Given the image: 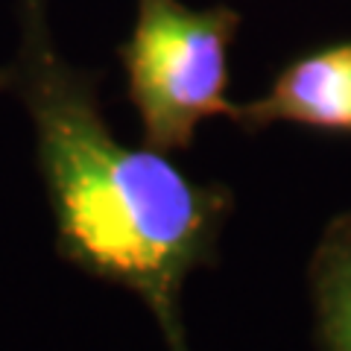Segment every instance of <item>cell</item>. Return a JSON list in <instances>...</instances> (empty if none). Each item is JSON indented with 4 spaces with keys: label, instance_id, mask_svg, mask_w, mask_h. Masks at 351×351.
I'll list each match as a JSON object with an SVG mask.
<instances>
[{
    "label": "cell",
    "instance_id": "cell-1",
    "mask_svg": "<svg viewBox=\"0 0 351 351\" xmlns=\"http://www.w3.org/2000/svg\"><path fill=\"white\" fill-rule=\"evenodd\" d=\"M53 0H15L9 88L27 108L59 252L91 276L144 299L170 351H191L179 299L214 258L232 196L188 179L167 152L129 147L108 129L97 76L64 59Z\"/></svg>",
    "mask_w": 351,
    "mask_h": 351
},
{
    "label": "cell",
    "instance_id": "cell-2",
    "mask_svg": "<svg viewBox=\"0 0 351 351\" xmlns=\"http://www.w3.org/2000/svg\"><path fill=\"white\" fill-rule=\"evenodd\" d=\"M240 12L226 3L193 9L182 0H135V24L120 62L147 147L191 149L202 120L228 114V50Z\"/></svg>",
    "mask_w": 351,
    "mask_h": 351
},
{
    "label": "cell",
    "instance_id": "cell-3",
    "mask_svg": "<svg viewBox=\"0 0 351 351\" xmlns=\"http://www.w3.org/2000/svg\"><path fill=\"white\" fill-rule=\"evenodd\" d=\"M226 117L246 132L293 123L351 135V41L299 56L261 97L228 106Z\"/></svg>",
    "mask_w": 351,
    "mask_h": 351
},
{
    "label": "cell",
    "instance_id": "cell-4",
    "mask_svg": "<svg viewBox=\"0 0 351 351\" xmlns=\"http://www.w3.org/2000/svg\"><path fill=\"white\" fill-rule=\"evenodd\" d=\"M313 295L325 351H351V240L325 237L313 263Z\"/></svg>",
    "mask_w": 351,
    "mask_h": 351
},
{
    "label": "cell",
    "instance_id": "cell-5",
    "mask_svg": "<svg viewBox=\"0 0 351 351\" xmlns=\"http://www.w3.org/2000/svg\"><path fill=\"white\" fill-rule=\"evenodd\" d=\"M328 237H343V240H351V211L346 217H339L337 223L328 228Z\"/></svg>",
    "mask_w": 351,
    "mask_h": 351
},
{
    "label": "cell",
    "instance_id": "cell-6",
    "mask_svg": "<svg viewBox=\"0 0 351 351\" xmlns=\"http://www.w3.org/2000/svg\"><path fill=\"white\" fill-rule=\"evenodd\" d=\"M3 88H9V71L0 68V91H3Z\"/></svg>",
    "mask_w": 351,
    "mask_h": 351
}]
</instances>
